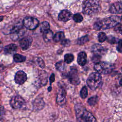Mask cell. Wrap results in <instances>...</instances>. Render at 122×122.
Returning <instances> with one entry per match:
<instances>
[{
	"label": "cell",
	"instance_id": "e0dca14e",
	"mask_svg": "<svg viewBox=\"0 0 122 122\" xmlns=\"http://www.w3.org/2000/svg\"><path fill=\"white\" fill-rule=\"evenodd\" d=\"M64 38V34L63 31H58L53 36V40L54 41L57 42L62 41Z\"/></svg>",
	"mask_w": 122,
	"mask_h": 122
},
{
	"label": "cell",
	"instance_id": "5bb4252c",
	"mask_svg": "<svg viewBox=\"0 0 122 122\" xmlns=\"http://www.w3.org/2000/svg\"><path fill=\"white\" fill-rule=\"evenodd\" d=\"M87 61V55L85 52H80L78 55L77 62L81 66H84Z\"/></svg>",
	"mask_w": 122,
	"mask_h": 122
},
{
	"label": "cell",
	"instance_id": "4fadbf2b",
	"mask_svg": "<svg viewBox=\"0 0 122 122\" xmlns=\"http://www.w3.org/2000/svg\"><path fill=\"white\" fill-rule=\"evenodd\" d=\"M92 51L94 54L101 56L104 53L105 49L102 45L99 44H95L92 47Z\"/></svg>",
	"mask_w": 122,
	"mask_h": 122
},
{
	"label": "cell",
	"instance_id": "3957f363",
	"mask_svg": "<svg viewBox=\"0 0 122 122\" xmlns=\"http://www.w3.org/2000/svg\"><path fill=\"white\" fill-rule=\"evenodd\" d=\"M76 114L79 120L85 122H97L92 114L82 107H78L76 109Z\"/></svg>",
	"mask_w": 122,
	"mask_h": 122
},
{
	"label": "cell",
	"instance_id": "ffe728a7",
	"mask_svg": "<svg viewBox=\"0 0 122 122\" xmlns=\"http://www.w3.org/2000/svg\"><path fill=\"white\" fill-rule=\"evenodd\" d=\"M44 105L43 102L42 100L41 99H37L35 100L34 102L33 106L36 109H41Z\"/></svg>",
	"mask_w": 122,
	"mask_h": 122
},
{
	"label": "cell",
	"instance_id": "52a82bcc",
	"mask_svg": "<svg viewBox=\"0 0 122 122\" xmlns=\"http://www.w3.org/2000/svg\"><path fill=\"white\" fill-rule=\"evenodd\" d=\"M68 77L70 82L72 84L77 85L80 83V79L77 70L74 67H71V71L68 75Z\"/></svg>",
	"mask_w": 122,
	"mask_h": 122
},
{
	"label": "cell",
	"instance_id": "7a4b0ae2",
	"mask_svg": "<svg viewBox=\"0 0 122 122\" xmlns=\"http://www.w3.org/2000/svg\"><path fill=\"white\" fill-rule=\"evenodd\" d=\"M101 9V6L97 0H85L82 4V11L84 14L93 15L97 13Z\"/></svg>",
	"mask_w": 122,
	"mask_h": 122
},
{
	"label": "cell",
	"instance_id": "7402d4cb",
	"mask_svg": "<svg viewBox=\"0 0 122 122\" xmlns=\"http://www.w3.org/2000/svg\"><path fill=\"white\" fill-rule=\"evenodd\" d=\"M50 29L49 23L47 21H44L41 23L40 26V30L41 32H43Z\"/></svg>",
	"mask_w": 122,
	"mask_h": 122
},
{
	"label": "cell",
	"instance_id": "44dd1931",
	"mask_svg": "<svg viewBox=\"0 0 122 122\" xmlns=\"http://www.w3.org/2000/svg\"><path fill=\"white\" fill-rule=\"evenodd\" d=\"M57 70L59 71H63L66 69V65L64 62L62 61H60L56 63L55 65Z\"/></svg>",
	"mask_w": 122,
	"mask_h": 122
},
{
	"label": "cell",
	"instance_id": "8992f818",
	"mask_svg": "<svg viewBox=\"0 0 122 122\" xmlns=\"http://www.w3.org/2000/svg\"><path fill=\"white\" fill-rule=\"evenodd\" d=\"M23 25L28 30H33L35 29L39 24V21L37 19L29 17L25 18L23 21Z\"/></svg>",
	"mask_w": 122,
	"mask_h": 122
},
{
	"label": "cell",
	"instance_id": "6da1fadb",
	"mask_svg": "<svg viewBox=\"0 0 122 122\" xmlns=\"http://www.w3.org/2000/svg\"><path fill=\"white\" fill-rule=\"evenodd\" d=\"M120 18L118 16H111L96 21L93 25V28L97 30H106L115 27L119 23Z\"/></svg>",
	"mask_w": 122,
	"mask_h": 122
},
{
	"label": "cell",
	"instance_id": "836d02e7",
	"mask_svg": "<svg viewBox=\"0 0 122 122\" xmlns=\"http://www.w3.org/2000/svg\"><path fill=\"white\" fill-rule=\"evenodd\" d=\"M37 61H38L39 65L41 67H42V68L44 67V62H43L41 58H37Z\"/></svg>",
	"mask_w": 122,
	"mask_h": 122
},
{
	"label": "cell",
	"instance_id": "2e32d148",
	"mask_svg": "<svg viewBox=\"0 0 122 122\" xmlns=\"http://www.w3.org/2000/svg\"><path fill=\"white\" fill-rule=\"evenodd\" d=\"M43 40L45 42H49L53 38V34L51 30L50 29L43 32Z\"/></svg>",
	"mask_w": 122,
	"mask_h": 122
},
{
	"label": "cell",
	"instance_id": "83f0119b",
	"mask_svg": "<svg viewBox=\"0 0 122 122\" xmlns=\"http://www.w3.org/2000/svg\"><path fill=\"white\" fill-rule=\"evenodd\" d=\"M98 101V97L96 96L92 97L89 98L88 101V102L90 105H94Z\"/></svg>",
	"mask_w": 122,
	"mask_h": 122
},
{
	"label": "cell",
	"instance_id": "f1b7e54d",
	"mask_svg": "<svg viewBox=\"0 0 122 122\" xmlns=\"http://www.w3.org/2000/svg\"><path fill=\"white\" fill-rule=\"evenodd\" d=\"M114 30L117 32L121 33L122 35V23H118L114 28Z\"/></svg>",
	"mask_w": 122,
	"mask_h": 122
},
{
	"label": "cell",
	"instance_id": "8d00e7d4",
	"mask_svg": "<svg viewBox=\"0 0 122 122\" xmlns=\"http://www.w3.org/2000/svg\"><path fill=\"white\" fill-rule=\"evenodd\" d=\"M3 48V45H2V43L0 41V51L2 50Z\"/></svg>",
	"mask_w": 122,
	"mask_h": 122
},
{
	"label": "cell",
	"instance_id": "1f68e13d",
	"mask_svg": "<svg viewBox=\"0 0 122 122\" xmlns=\"http://www.w3.org/2000/svg\"><path fill=\"white\" fill-rule=\"evenodd\" d=\"M117 50L119 52H122V39L118 41Z\"/></svg>",
	"mask_w": 122,
	"mask_h": 122
},
{
	"label": "cell",
	"instance_id": "603a6c76",
	"mask_svg": "<svg viewBox=\"0 0 122 122\" xmlns=\"http://www.w3.org/2000/svg\"><path fill=\"white\" fill-rule=\"evenodd\" d=\"M74 60V56L72 54L68 53L64 56V61L67 63L71 62Z\"/></svg>",
	"mask_w": 122,
	"mask_h": 122
},
{
	"label": "cell",
	"instance_id": "4316f807",
	"mask_svg": "<svg viewBox=\"0 0 122 122\" xmlns=\"http://www.w3.org/2000/svg\"><path fill=\"white\" fill-rule=\"evenodd\" d=\"M80 95L83 99L85 98L88 96V90L86 86H84L81 89L80 92Z\"/></svg>",
	"mask_w": 122,
	"mask_h": 122
},
{
	"label": "cell",
	"instance_id": "cb8c5ba5",
	"mask_svg": "<svg viewBox=\"0 0 122 122\" xmlns=\"http://www.w3.org/2000/svg\"><path fill=\"white\" fill-rule=\"evenodd\" d=\"M89 37L87 35L84 36L78 39L77 43L79 45H82L87 42L89 41Z\"/></svg>",
	"mask_w": 122,
	"mask_h": 122
},
{
	"label": "cell",
	"instance_id": "d6986e66",
	"mask_svg": "<svg viewBox=\"0 0 122 122\" xmlns=\"http://www.w3.org/2000/svg\"><path fill=\"white\" fill-rule=\"evenodd\" d=\"M13 60L16 62H21L26 60V57L20 54H15L13 56Z\"/></svg>",
	"mask_w": 122,
	"mask_h": 122
},
{
	"label": "cell",
	"instance_id": "9a60e30c",
	"mask_svg": "<svg viewBox=\"0 0 122 122\" xmlns=\"http://www.w3.org/2000/svg\"><path fill=\"white\" fill-rule=\"evenodd\" d=\"M17 50V46L15 44H10L4 48V51L6 54H12Z\"/></svg>",
	"mask_w": 122,
	"mask_h": 122
},
{
	"label": "cell",
	"instance_id": "d4e9b609",
	"mask_svg": "<svg viewBox=\"0 0 122 122\" xmlns=\"http://www.w3.org/2000/svg\"><path fill=\"white\" fill-rule=\"evenodd\" d=\"M73 19L76 22H81L83 20V17L80 13H76L73 16Z\"/></svg>",
	"mask_w": 122,
	"mask_h": 122
},
{
	"label": "cell",
	"instance_id": "ab89813d",
	"mask_svg": "<svg viewBox=\"0 0 122 122\" xmlns=\"http://www.w3.org/2000/svg\"><path fill=\"white\" fill-rule=\"evenodd\" d=\"M121 19L122 20V17H121Z\"/></svg>",
	"mask_w": 122,
	"mask_h": 122
},
{
	"label": "cell",
	"instance_id": "4dcf8cb0",
	"mask_svg": "<svg viewBox=\"0 0 122 122\" xmlns=\"http://www.w3.org/2000/svg\"><path fill=\"white\" fill-rule=\"evenodd\" d=\"M107 41H108V42H110L112 44L115 43L117 42V40L115 37H112V36L109 37L108 38H107Z\"/></svg>",
	"mask_w": 122,
	"mask_h": 122
},
{
	"label": "cell",
	"instance_id": "f546056e",
	"mask_svg": "<svg viewBox=\"0 0 122 122\" xmlns=\"http://www.w3.org/2000/svg\"><path fill=\"white\" fill-rule=\"evenodd\" d=\"M101 58V56L100 55L94 54V55L93 56V57L92 58V61L95 62V63H97L100 62V60Z\"/></svg>",
	"mask_w": 122,
	"mask_h": 122
},
{
	"label": "cell",
	"instance_id": "ba28073f",
	"mask_svg": "<svg viewBox=\"0 0 122 122\" xmlns=\"http://www.w3.org/2000/svg\"><path fill=\"white\" fill-rule=\"evenodd\" d=\"M24 102V100L20 96L16 95L11 98L10 101V104L14 109L20 108L22 106Z\"/></svg>",
	"mask_w": 122,
	"mask_h": 122
},
{
	"label": "cell",
	"instance_id": "277c9868",
	"mask_svg": "<svg viewBox=\"0 0 122 122\" xmlns=\"http://www.w3.org/2000/svg\"><path fill=\"white\" fill-rule=\"evenodd\" d=\"M102 77L98 72L92 73L88 77L87 80L88 86L92 90H95L101 84Z\"/></svg>",
	"mask_w": 122,
	"mask_h": 122
},
{
	"label": "cell",
	"instance_id": "d6a6232c",
	"mask_svg": "<svg viewBox=\"0 0 122 122\" xmlns=\"http://www.w3.org/2000/svg\"><path fill=\"white\" fill-rule=\"evenodd\" d=\"M70 41L69 40H62L61 41V44L64 46H68L70 45Z\"/></svg>",
	"mask_w": 122,
	"mask_h": 122
},
{
	"label": "cell",
	"instance_id": "484cf974",
	"mask_svg": "<svg viewBox=\"0 0 122 122\" xmlns=\"http://www.w3.org/2000/svg\"><path fill=\"white\" fill-rule=\"evenodd\" d=\"M98 40L100 42H104L107 39V36L105 33L103 32H100L98 35Z\"/></svg>",
	"mask_w": 122,
	"mask_h": 122
},
{
	"label": "cell",
	"instance_id": "7c38bea8",
	"mask_svg": "<svg viewBox=\"0 0 122 122\" xmlns=\"http://www.w3.org/2000/svg\"><path fill=\"white\" fill-rule=\"evenodd\" d=\"M110 11L112 14H119L122 12V2H117L110 7Z\"/></svg>",
	"mask_w": 122,
	"mask_h": 122
},
{
	"label": "cell",
	"instance_id": "f35d334b",
	"mask_svg": "<svg viewBox=\"0 0 122 122\" xmlns=\"http://www.w3.org/2000/svg\"><path fill=\"white\" fill-rule=\"evenodd\" d=\"M120 85H121V86H122V79L120 80Z\"/></svg>",
	"mask_w": 122,
	"mask_h": 122
},
{
	"label": "cell",
	"instance_id": "74e56055",
	"mask_svg": "<svg viewBox=\"0 0 122 122\" xmlns=\"http://www.w3.org/2000/svg\"><path fill=\"white\" fill-rule=\"evenodd\" d=\"M0 122H9L5 120H4V119H0Z\"/></svg>",
	"mask_w": 122,
	"mask_h": 122
},
{
	"label": "cell",
	"instance_id": "d590c367",
	"mask_svg": "<svg viewBox=\"0 0 122 122\" xmlns=\"http://www.w3.org/2000/svg\"><path fill=\"white\" fill-rule=\"evenodd\" d=\"M54 80H55V79H54V74H52L51 75L50 77V81L51 83H52V82H53L54 81Z\"/></svg>",
	"mask_w": 122,
	"mask_h": 122
},
{
	"label": "cell",
	"instance_id": "5b68a950",
	"mask_svg": "<svg viewBox=\"0 0 122 122\" xmlns=\"http://www.w3.org/2000/svg\"><path fill=\"white\" fill-rule=\"evenodd\" d=\"M94 69L99 73L108 74L110 73L112 70V65L107 62H99L94 65Z\"/></svg>",
	"mask_w": 122,
	"mask_h": 122
},
{
	"label": "cell",
	"instance_id": "30bf717a",
	"mask_svg": "<svg viewBox=\"0 0 122 122\" xmlns=\"http://www.w3.org/2000/svg\"><path fill=\"white\" fill-rule=\"evenodd\" d=\"M31 43L32 38L30 37L23 38L19 41L20 46L23 50H27L30 46Z\"/></svg>",
	"mask_w": 122,
	"mask_h": 122
},
{
	"label": "cell",
	"instance_id": "8fae6325",
	"mask_svg": "<svg viewBox=\"0 0 122 122\" xmlns=\"http://www.w3.org/2000/svg\"><path fill=\"white\" fill-rule=\"evenodd\" d=\"M72 17V13L68 10H64L61 11L58 15V20L61 21H67L70 20Z\"/></svg>",
	"mask_w": 122,
	"mask_h": 122
},
{
	"label": "cell",
	"instance_id": "ac0fdd59",
	"mask_svg": "<svg viewBox=\"0 0 122 122\" xmlns=\"http://www.w3.org/2000/svg\"><path fill=\"white\" fill-rule=\"evenodd\" d=\"M66 93L64 90H63L61 93H59L57 98V102L59 104H63V102H65V97Z\"/></svg>",
	"mask_w": 122,
	"mask_h": 122
},
{
	"label": "cell",
	"instance_id": "9c48e42d",
	"mask_svg": "<svg viewBox=\"0 0 122 122\" xmlns=\"http://www.w3.org/2000/svg\"><path fill=\"white\" fill-rule=\"evenodd\" d=\"M27 77L26 74L22 71H17L15 76V81L19 85L22 84L27 80Z\"/></svg>",
	"mask_w": 122,
	"mask_h": 122
},
{
	"label": "cell",
	"instance_id": "e575fe53",
	"mask_svg": "<svg viewBox=\"0 0 122 122\" xmlns=\"http://www.w3.org/2000/svg\"><path fill=\"white\" fill-rule=\"evenodd\" d=\"M4 112V108H3V106H2L1 105H0V116L3 114Z\"/></svg>",
	"mask_w": 122,
	"mask_h": 122
}]
</instances>
